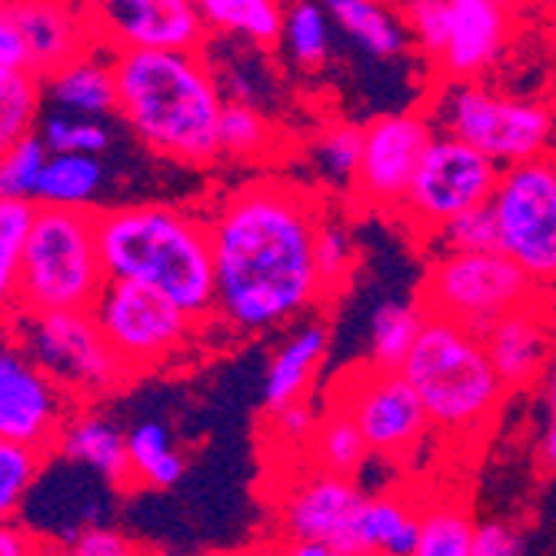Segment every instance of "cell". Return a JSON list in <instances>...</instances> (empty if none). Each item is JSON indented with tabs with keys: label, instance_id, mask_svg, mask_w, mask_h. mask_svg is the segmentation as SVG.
<instances>
[{
	"label": "cell",
	"instance_id": "obj_1",
	"mask_svg": "<svg viewBox=\"0 0 556 556\" xmlns=\"http://www.w3.org/2000/svg\"><path fill=\"white\" fill-rule=\"evenodd\" d=\"M214 257V320L237 337L293 324L324 300L314 243L324 211L307 187L261 177L204 217Z\"/></svg>",
	"mask_w": 556,
	"mask_h": 556
},
{
	"label": "cell",
	"instance_id": "obj_2",
	"mask_svg": "<svg viewBox=\"0 0 556 556\" xmlns=\"http://www.w3.org/2000/svg\"><path fill=\"white\" fill-rule=\"evenodd\" d=\"M117 114L157 157L177 164H211L220 157L224 93L214 67L200 54H111Z\"/></svg>",
	"mask_w": 556,
	"mask_h": 556
},
{
	"label": "cell",
	"instance_id": "obj_3",
	"mask_svg": "<svg viewBox=\"0 0 556 556\" xmlns=\"http://www.w3.org/2000/svg\"><path fill=\"white\" fill-rule=\"evenodd\" d=\"M97 247L108 280L167 296L190 320L214 317V257L207 220L170 204L97 211Z\"/></svg>",
	"mask_w": 556,
	"mask_h": 556
},
{
	"label": "cell",
	"instance_id": "obj_4",
	"mask_svg": "<svg viewBox=\"0 0 556 556\" xmlns=\"http://www.w3.org/2000/svg\"><path fill=\"white\" fill-rule=\"evenodd\" d=\"M400 374L424 403L430 427L450 437H477L490 427L507 393L486 361L483 340L437 317L424 320Z\"/></svg>",
	"mask_w": 556,
	"mask_h": 556
},
{
	"label": "cell",
	"instance_id": "obj_5",
	"mask_svg": "<svg viewBox=\"0 0 556 556\" xmlns=\"http://www.w3.org/2000/svg\"><path fill=\"white\" fill-rule=\"evenodd\" d=\"M108 287L97 247V211L37 207L21 250L17 314L93 311Z\"/></svg>",
	"mask_w": 556,
	"mask_h": 556
},
{
	"label": "cell",
	"instance_id": "obj_6",
	"mask_svg": "<svg viewBox=\"0 0 556 556\" xmlns=\"http://www.w3.org/2000/svg\"><path fill=\"white\" fill-rule=\"evenodd\" d=\"M433 127L500 170L546 157L553 137V108L540 97H514L486 84H446L433 100Z\"/></svg>",
	"mask_w": 556,
	"mask_h": 556
},
{
	"label": "cell",
	"instance_id": "obj_7",
	"mask_svg": "<svg viewBox=\"0 0 556 556\" xmlns=\"http://www.w3.org/2000/svg\"><path fill=\"white\" fill-rule=\"evenodd\" d=\"M396 11L446 84H480L507 58L517 30V8L503 0H410Z\"/></svg>",
	"mask_w": 556,
	"mask_h": 556
},
{
	"label": "cell",
	"instance_id": "obj_8",
	"mask_svg": "<svg viewBox=\"0 0 556 556\" xmlns=\"http://www.w3.org/2000/svg\"><path fill=\"white\" fill-rule=\"evenodd\" d=\"M8 327L74 407H90L134 380L111 353L90 311L17 314Z\"/></svg>",
	"mask_w": 556,
	"mask_h": 556
},
{
	"label": "cell",
	"instance_id": "obj_9",
	"mask_svg": "<svg viewBox=\"0 0 556 556\" xmlns=\"http://www.w3.org/2000/svg\"><path fill=\"white\" fill-rule=\"evenodd\" d=\"M543 290L500 254H440L424 280L420 311L483 337L507 314L540 300Z\"/></svg>",
	"mask_w": 556,
	"mask_h": 556
},
{
	"label": "cell",
	"instance_id": "obj_10",
	"mask_svg": "<svg viewBox=\"0 0 556 556\" xmlns=\"http://www.w3.org/2000/svg\"><path fill=\"white\" fill-rule=\"evenodd\" d=\"M490 211L500 254L540 290L556 283V157L500 170Z\"/></svg>",
	"mask_w": 556,
	"mask_h": 556
},
{
	"label": "cell",
	"instance_id": "obj_11",
	"mask_svg": "<svg viewBox=\"0 0 556 556\" xmlns=\"http://www.w3.org/2000/svg\"><path fill=\"white\" fill-rule=\"evenodd\" d=\"M90 314L111 353L130 377L161 370L164 364L177 361L180 353H187L200 327L184 311H177L167 296L121 280H108Z\"/></svg>",
	"mask_w": 556,
	"mask_h": 556
},
{
	"label": "cell",
	"instance_id": "obj_12",
	"mask_svg": "<svg viewBox=\"0 0 556 556\" xmlns=\"http://www.w3.org/2000/svg\"><path fill=\"white\" fill-rule=\"evenodd\" d=\"M500 180V167L473 147L437 134L417 167V177L403 197L400 214L417 230L440 233L450 220L486 207Z\"/></svg>",
	"mask_w": 556,
	"mask_h": 556
},
{
	"label": "cell",
	"instance_id": "obj_13",
	"mask_svg": "<svg viewBox=\"0 0 556 556\" xmlns=\"http://www.w3.org/2000/svg\"><path fill=\"white\" fill-rule=\"evenodd\" d=\"M74 410L80 407L27 357L14 330L0 327V440L50 457Z\"/></svg>",
	"mask_w": 556,
	"mask_h": 556
},
{
	"label": "cell",
	"instance_id": "obj_14",
	"mask_svg": "<svg viewBox=\"0 0 556 556\" xmlns=\"http://www.w3.org/2000/svg\"><path fill=\"white\" fill-rule=\"evenodd\" d=\"M333 407L350 414L377 457H403L420 446L430 430L424 403L403 374H387L377 367H361L343 377Z\"/></svg>",
	"mask_w": 556,
	"mask_h": 556
},
{
	"label": "cell",
	"instance_id": "obj_15",
	"mask_svg": "<svg viewBox=\"0 0 556 556\" xmlns=\"http://www.w3.org/2000/svg\"><path fill=\"white\" fill-rule=\"evenodd\" d=\"M87 11L97 43L111 54H200L211 34L193 0H108Z\"/></svg>",
	"mask_w": 556,
	"mask_h": 556
},
{
	"label": "cell",
	"instance_id": "obj_16",
	"mask_svg": "<svg viewBox=\"0 0 556 556\" xmlns=\"http://www.w3.org/2000/svg\"><path fill=\"white\" fill-rule=\"evenodd\" d=\"M437 127L427 114H383L364 127L361 170L353 193L364 204L400 211Z\"/></svg>",
	"mask_w": 556,
	"mask_h": 556
},
{
	"label": "cell",
	"instance_id": "obj_17",
	"mask_svg": "<svg viewBox=\"0 0 556 556\" xmlns=\"http://www.w3.org/2000/svg\"><path fill=\"white\" fill-rule=\"evenodd\" d=\"M367 493L357 480L311 470L280 493L277 527L287 543H327L357 556V517Z\"/></svg>",
	"mask_w": 556,
	"mask_h": 556
},
{
	"label": "cell",
	"instance_id": "obj_18",
	"mask_svg": "<svg viewBox=\"0 0 556 556\" xmlns=\"http://www.w3.org/2000/svg\"><path fill=\"white\" fill-rule=\"evenodd\" d=\"M480 340L503 390H527L556 364V314L540 296L493 324Z\"/></svg>",
	"mask_w": 556,
	"mask_h": 556
},
{
	"label": "cell",
	"instance_id": "obj_19",
	"mask_svg": "<svg viewBox=\"0 0 556 556\" xmlns=\"http://www.w3.org/2000/svg\"><path fill=\"white\" fill-rule=\"evenodd\" d=\"M17 30L30 50V71L34 77H47L61 71L64 64L97 50V34L90 24L87 4H50V0H17L8 4Z\"/></svg>",
	"mask_w": 556,
	"mask_h": 556
},
{
	"label": "cell",
	"instance_id": "obj_20",
	"mask_svg": "<svg viewBox=\"0 0 556 556\" xmlns=\"http://www.w3.org/2000/svg\"><path fill=\"white\" fill-rule=\"evenodd\" d=\"M54 453L67 464L93 470L114 490L134 486L130 457H127V433L108 414H100L93 407H80L71 414Z\"/></svg>",
	"mask_w": 556,
	"mask_h": 556
},
{
	"label": "cell",
	"instance_id": "obj_21",
	"mask_svg": "<svg viewBox=\"0 0 556 556\" xmlns=\"http://www.w3.org/2000/svg\"><path fill=\"white\" fill-rule=\"evenodd\" d=\"M330 330L320 320L293 327L267 361L264 374V407L267 414H277L283 407L307 400V390L327 357Z\"/></svg>",
	"mask_w": 556,
	"mask_h": 556
},
{
	"label": "cell",
	"instance_id": "obj_22",
	"mask_svg": "<svg viewBox=\"0 0 556 556\" xmlns=\"http://www.w3.org/2000/svg\"><path fill=\"white\" fill-rule=\"evenodd\" d=\"M40 87H43V97L58 108V114H74V117H90V121L117 114L114 64H111V50L104 47H97L90 54L64 64L61 71L47 74Z\"/></svg>",
	"mask_w": 556,
	"mask_h": 556
},
{
	"label": "cell",
	"instance_id": "obj_23",
	"mask_svg": "<svg viewBox=\"0 0 556 556\" xmlns=\"http://www.w3.org/2000/svg\"><path fill=\"white\" fill-rule=\"evenodd\" d=\"M420 536V507L400 493H367L357 517V556H410Z\"/></svg>",
	"mask_w": 556,
	"mask_h": 556
},
{
	"label": "cell",
	"instance_id": "obj_24",
	"mask_svg": "<svg viewBox=\"0 0 556 556\" xmlns=\"http://www.w3.org/2000/svg\"><path fill=\"white\" fill-rule=\"evenodd\" d=\"M327 14H330V24L340 27L370 58H380V61L400 58L410 43L396 8L374 4V0H330Z\"/></svg>",
	"mask_w": 556,
	"mask_h": 556
},
{
	"label": "cell",
	"instance_id": "obj_25",
	"mask_svg": "<svg viewBox=\"0 0 556 556\" xmlns=\"http://www.w3.org/2000/svg\"><path fill=\"white\" fill-rule=\"evenodd\" d=\"M100 190H104L100 157H47L34 204L54 211H93Z\"/></svg>",
	"mask_w": 556,
	"mask_h": 556
},
{
	"label": "cell",
	"instance_id": "obj_26",
	"mask_svg": "<svg viewBox=\"0 0 556 556\" xmlns=\"http://www.w3.org/2000/svg\"><path fill=\"white\" fill-rule=\"evenodd\" d=\"M127 457L134 486L170 490L184 477V457L164 420H140L127 430Z\"/></svg>",
	"mask_w": 556,
	"mask_h": 556
},
{
	"label": "cell",
	"instance_id": "obj_27",
	"mask_svg": "<svg viewBox=\"0 0 556 556\" xmlns=\"http://www.w3.org/2000/svg\"><path fill=\"white\" fill-rule=\"evenodd\" d=\"M427 314L420 303L407 300H383L370 314V367L400 374L407 364L410 350L424 330Z\"/></svg>",
	"mask_w": 556,
	"mask_h": 556
},
{
	"label": "cell",
	"instance_id": "obj_28",
	"mask_svg": "<svg viewBox=\"0 0 556 556\" xmlns=\"http://www.w3.org/2000/svg\"><path fill=\"white\" fill-rule=\"evenodd\" d=\"M197 11L207 30L243 37L257 47H274L283 34L287 4H277V0H197Z\"/></svg>",
	"mask_w": 556,
	"mask_h": 556
},
{
	"label": "cell",
	"instance_id": "obj_29",
	"mask_svg": "<svg viewBox=\"0 0 556 556\" xmlns=\"http://www.w3.org/2000/svg\"><path fill=\"white\" fill-rule=\"evenodd\" d=\"M307 446H311V457H314V470L346 477V480H353V473H357L370 457L364 433L357 430V424L350 420V414H343L340 407H330L317 420V430H314Z\"/></svg>",
	"mask_w": 556,
	"mask_h": 556
},
{
	"label": "cell",
	"instance_id": "obj_30",
	"mask_svg": "<svg viewBox=\"0 0 556 556\" xmlns=\"http://www.w3.org/2000/svg\"><path fill=\"white\" fill-rule=\"evenodd\" d=\"M477 520L460 500H437L420 510V536L410 556H473Z\"/></svg>",
	"mask_w": 556,
	"mask_h": 556
},
{
	"label": "cell",
	"instance_id": "obj_31",
	"mask_svg": "<svg viewBox=\"0 0 556 556\" xmlns=\"http://www.w3.org/2000/svg\"><path fill=\"white\" fill-rule=\"evenodd\" d=\"M280 43L287 58L303 71H320L330 61L333 24L320 4H287Z\"/></svg>",
	"mask_w": 556,
	"mask_h": 556
},
{
	"label": "cell",
	"instance_id": "obj_32",
	"mask_svg": "<svg viewBox=\"0 0 556 556\" xmlns=\"http://www.w3.org/2000/svg\"><path fill=\"white\" fill-rule=\"evenodd\" d=\"M37 204L24 200H0V327L17 317V274L21 250L30 233Z\"/></svg>",
	"mask_w": 556,
	"mask_h": 556
},
{
	"label": "cell",
	"instance_id": "obj_33",
	"mask_svg": "<svg viewBox=\"0 0 556 556\" xmlns=\"http://www.w3.org/2000/svg\"><path fill=\"white\" fill-rule=\"evenodd\" d=\"M43 87L34 74H0V157L37 134Z\"/></svg>",
	"mask_w": 556,
	"mask_h": 556
},
{
	"label": "cell",
	"instance_id": "obj_34",
	"mask_svg": "<svg viewBox=\"0 0 556 556\" xmlns=\"http://www.w3.org/2000/svg\"><path fill=\"white\" fill-rule=\"evenodd\" d=\"M37 137L47 150V157H100L114 140L104 121L58 114V111L40 121Z\"/></svg>",
	"mask_w": 556,
	"mask_h": 556
},
{
	"label": "cell",
	"instance_id": "obj_35",
	"mask_svg": "<svg viewBox=\"0 0 556 556\" xmlns=\"http://www.w3.org/2000/svg\"><path fill=\"white\" fill-rule=\"evenodd\" d=\"M361 150H364V127L357 124H330L320 130L314 143V164L320 177L340 190H353L361 170Z\"/></svg>",
	"mask_w": 556,
	"mask_h": 556
},
{
	"label": "cell",
	"instance_id": "obj_36",
	"mask_svg": "<svg viewBox=\"0 0 556 556\" xmlns=\"http://www.w3.org/2000/svg\"><path fill=\"white\" fill-rule=\"evenodd\" d=\"M314 261H317V277L324 296H333L346 287L353 267H357V247H353L350 227L337 217L320 220L317 227V243H314Z\"/></svg>",
	"mask_w": 556,
	"mask_h": 556
},
{
	"label": "cell",
	"instance_id": "obj_37",
	"mask_svg": "<svg viewBox=\"0 0 556 556\" xmlns=\"http://www.w3.org/2000/svg\"><path fill=\"white\" fill-rule=\"evenodd\" d=\"M47 457L14 443L0 440V527L14 523L17 510L27 503V493L34 490Z\"/></svg>",
	"mask_w": 556,
	"mask_h": 556
},
{
	"label": "cell",
	"instance_id": "obj_38",
	"mask_svg": "<svg viewBox=\"0 0 556 556\" xmlns=\"http://www.w3.org/2000/svg\"><path fill=\"white\" fill-rule=\"evenodd\" d=\"M220 154L230 157H257L264 150H270L274 140V127L270 121L257 111V108H247V104H224L220 114Z\"/></svg>",
	"mask_w": 556,
	"mask_h": 556
},
{
	"label": "cell",
	"instance_id": "obj_39",
	"mask_svg": "<svg viewBox=\"0 0 556 556\" xmlns=\"http://www.w3.org/2000/svg\"><path fill=\"white\" fill-rule=\"evenodd\" d=\"M43 167H47V150L37 134L17 143L14 150H8V154L0 157V200H24V204H34Z\"/></svg>",
	"mask_w": 556,
	"mask_h": 556
},
{
	"label": "cell",
	"instance_id": "obj_40",
	"mask_svg": "<svg viewBox=\"0 0 556 556\" xmlns=\"http://www.w3.org/2000/svg\"><path fill=\"white\" fill-rule=\"evenodd\" d=\"M443 254H496V220L490 204L460 214L437 233Z\"/></svg>",
	"mask_w": 556,
	"mask_h": 556
},
{
	"label": "cell",
	"instance_id": "obj_41",
	"mask_svg": "<svg viewBox=\"0 0 556 556\" xmlns=\"http://www.w3.org/2000/svg\"><path fill=\"white\" fill-rule=\"evenodd\" d=\"M143 553L147 549L134 536H127L124 530L108 527V523L87 527L61 549V556H143Z\"/></svg>",
	"mask_w": 556,
	"mask_h": 556
},
{
	"label": "cell",
	"instance_id": "obj_42",
	"mask_svg": "<svg viewBox=\"0 0 556 556\" xmlns=\"http://www.w3.org/2000/svg\"><path fill=\"white\" fill-rule=\"evenodd\" d=\"M473 556H527V540L507 520H483L477 523Z\"/></svg>",
	"mask_w": 556,
	"mask_h": 556
},
{
	"label": "cell",
	"instance_id": "obj_43",
	"mask_svg": "<svg viewBox=\"0 0 556 556\" xmlns=\"http://www.w3.org/2000/svg\"><path fill=\"white\" fill-rule=\"evenodd\" d=\"M317 420L320 417L311 407V400H300V403H293V407H283V410L270 414V430L287 446H293V443H311V437L317 430Z\"/></svg>",
	"mask_w": 556,
	"mask_h": 556
},
{
	"label": "cell",
	"instance_id": "obj_44",
	"mask_svg": "<svg viewBox=\"0 0 556 556\" xmlns=\"http://www.w3.org/2000/svg\"><path fill=\"white\" fill-rule=\"evenodd\" d=\"M0 74H34L27 40L8 14V4L0 8Z\"/></svg>",
	"mask_w": 556,
	"mask_h": 556
},
{
	"label": "cell",
	"instance_id": "obj_45",
	"mask_svg": "<svg viewBox=\"0 0 556 556\" xmlns=\"http://www.w3.org/2000/svg\"><path fill=\"white\" fill-rule=\"evenodd\" d=\"M540 460L543 467L556 470V364L549 374V393H546V430H543V443H540Z\"/></svg>",
	"mask_w": 556,
	"mask_h": 556
},
{
	"label": "cell",
	"instance_id": "obj_46",
	"mask_svg": "<svg viewBox=\"0 0 556 556\" xmlns=\"http://www.w3.org/2000/svg\"><path fill=\"white\" fill-rule=\"evenodd\" d=\"M37 536L24 523H4L0 527V556H27L34 549Z\"/></svg>",
	"mask_w": 556,
	"mask_h": 556
},
{
	"label": "cell",
	"instance_id": "obj_47",
	"mask_svg": "<svg viewBox=\"0 0 556 556\" xmlns=\"http://www.w3.org/2000/svg\"><path fill=\"white\" fill-rule=\"evenodd\" d=\"M283 556H353V553L327 546V543H287L283 540Z\"/></svg>",
	"mask_w": 556,
	"mask_h": 556
},
{
	"label": "cell",
	"instance_id": "obj_48",
	"mask_svg": "<svg viewBox=\"0 0 556 556\" xmlns=\"http://www.w3.org/2000/svg\"><path fill=\"white\" fill-rule=\"evenodd\" d=\"M247 556H283V540L261 543V546H254V549H247Z\"/></svg>",
	"mask_w": 556,
	"mask_h": 556
},
{
	"label": "cell",
	"instance_id": "obj_49",
	"mask_svg": "<svg viewBox=\"0 0 556 556\" xmlns=\"http://www.w3.org/2000/svg\"><path fill=\"white\" fill-rule=\"evenodd\" d=\"M27 556H61V549H58V546H50L47 540H37L34 549H30Z\"/></svg>",
	"mask_w": 556,
	"mask_h": 556
},
{
	"label": "cell",
	"instance_id": "obj_50",
	"mask_svg": "<svg viewBox=\"0 0 556 556\" xmlns=\"http://www.w3.org/2000/svg\"><path fill=\"white\" fill-rule=\"evenodd\" d=\"M204 556H247V553H233V549H217V553H204Z\"/></svg>",
	"mask_w": 556,
	"mask_h": 556
},
{
	"label": "cell",
	"instance_id": "obj_51",
	"mask_svg": "<svg viewBox=\"0 0 556 556\" xmlns=\"http://www.w3.org/2000/svg\"><path fill=\"white\" fill-rule=\"evenodd\" d=\"M143 556H167V553H161V549H147Z\"/></svg>",
	"mask_w": 556,
	"mask_h": 556
},
{
	"label": "cell",
	"instance_id": "obj_52",
	"mask_svg": "<svg viewBox=\"0 0 556 556\" xmlns=\"http://www.w3.org/2000/svg\"><path fill=\"white\" fill-rule=\"evenodd\" d=\"M0 8H4V4H0Z\"/></svg>",
	"mask_w": 556,
	"mask_h": 556
}]
</instances>
